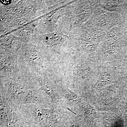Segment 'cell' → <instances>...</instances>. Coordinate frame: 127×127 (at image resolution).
<instances>
[{"label": "cell", "mask_w": 127, "mask_h": 127, "mask_svg": "<svg viewBox=\"0 0 127 127\" xmlns=\"http://www.w3.org/2000/svg\"><path fill=\"white\" fill-rule=\"evenodd\" d=\"M14 110L28 127H59L63 119L61 107L48 108L39 104H29Z\"/></svg>", "instance_id": "obj_2"}, {"label": "cell", "mask_w": 127, "mask_h": 127, "mask_svg": "<svg viewBox=\"0 0 127 127\" xmlns=\"http://www.w3.org/2000/svg\"><path fill=\"white\" fill-rule=\"evenodd\" d=\"M0 127H27L23 119L8 104L0 94Z\"/></svg>", "instance_id": "obj_3"}, {"label": "cell", "mask_w": 127, "mask_h": 127, "mask_svg": "<svg viewBox=\"0 0 127 127\" xmlns=\"http://www.w3.org/2000/svg\"><path fill=\"white\" fill-rule=\"evenodd\" d=\"M35 79L38 82L41 91L50 97L52 108L61 107L62 98L57 84L43 75L37 76Z\"/></svg>", "instance_id": "obj_4"}, {"label": "cell", "mask_w": 127, "mask_h": 127, "mask_svg": "<svg viewBox=\"0 0 127 127\" xmlns=\"http://www.w3.org/2000/svg\"><path fill=\"white\" fill-rule=\"evenodd\" d=\"M0 93L14 110L29 104L52 108L50 97L41 91L39 84L27 79H1Z\"/></svg>", "instance_id": "obj_1"}, {"label": "cell", "mask_w": 127, "mask_h": 127, "mask_svg": "<svg viewBox=\"0 0 127 127\" xmlns=\"http://www.w3.org/2000/svg\"><path fill=\"white\" fill-rule=\"evenodd\" d=\"M11 1H10V0H1V2H2V4H4L7 5L8 4H10V3Z\"/></svg>", "instance_id": "obj_5"}]
</instances>
